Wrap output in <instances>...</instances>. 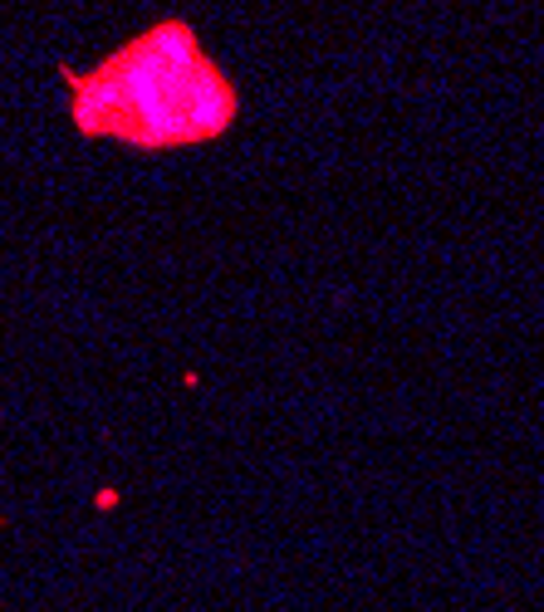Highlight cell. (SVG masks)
Wrapping results in <instances>:
<instances>
[{"label": "cell", "mask_w": 544, "mask_h": 612, "mask_svg": "<svg viewBox=\"0 0 544 612\" xmlns=\"http://www.w3.org/2000/svg\"><path fill=\"white\" fill-rule=\"evenodd\" d=\"M64 84L74 94L70 113L79 133L118 138L143 152L211 143L241 113L236 84L181 20L143 30L88 74L64 70Z\"/></svg>", "instance_id": "obj_1"}]
</instances>
